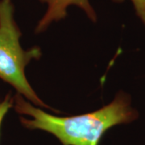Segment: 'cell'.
<instances>
[{
    "instance_id": "1",
    "label": "cell",
    "mask_w": 145,
    "mask_h": 145,
    "mask_svg": "<svg viewBox=\"0 0 145 145\" xmlns=\"http://www.w3.org/2000/svg\"><path fill=\"white\" fill-rule=\"evenodd\" d=\"M13 106L19 114L31 118H20L21 123L26 128L49 132L63 145H98L110 128L131 123L138 117L137 112L131 106L129 97L123 93L96 111L68 117L48 114L32 106L19 93L14 98Z\"/></svg>"
},
{
    "instance_id": "2",
    "label": "cell",
    "mask_w": 145,
    "mask_h": 145,
    "mask_svg": "<svg viewBox=\"0 0 145 145\" xmlns=\"http://www.w3.org/2000/svg\"><path fill=\"white\" fill-rule=\"evenodd\" d=\"M21 32L14 19L11 0L0 1V79L10 85L19 94L37 106L48 108L25 75V67L32 59L39 58L40 49L34 47L25 51L20 43Z\"/></svg>"
},
{
    "instance_id": "5",
    "label": "cell",
    "mask_w": 145,
    "mask_h": 145,
    "mask_svg": "<svg viewBox=\"0 0 145 145\" xmlns=\"http://www.w3.org/2000/svg\"><path fill=\"white\" fill-rule=\"evenodd\" d=\"M115 2H122L123 0H114ZM134 5L136 14L145 25V0H131Z\"/></svg>"
},
{
    "instance_id": "3",
    "label": "cell",
    "mask_w": 145,
    "mask_h": 145,
    "mask_svg": "<svg viewBox=\"0 0 145 145\" xmlns=\"http://www.w3.org/2000/svg\"><path fill=\"white\" fill-rule=\"evenodd\" d=\"M48 4V9L39 22L36 32L45 30L53 21L64 19L66 16V10L70 5H76L82 8L92 20H96L95 12L90 5L89 0H41Z\"/></svg>"
},
{
    "instance_id": "4",
    "label": "cell",
    "mask_w": 145,
    "mask_h": 145,
    "mask_svg": "<svg viewBox=\"0 0 145 145\" xmlns=\"http://www.w3.org/2000/svg\"><path fill=\"white\" fill-rule=\"evenodd\" d=\"M13 105H14V98L10 95V93L7 94L4 99L0 101V130L3 119L5 118L8 110L11 107H13Z\"/></svg>"
}]
</instances>
